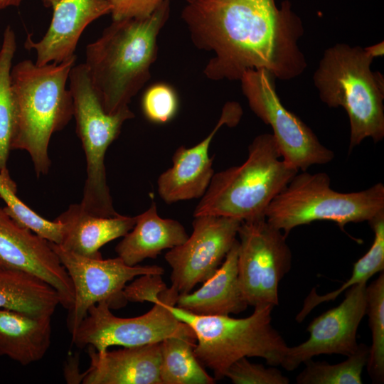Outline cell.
<instances>
[{
  "instance_id": "cell-1",
  "label": "cell",
  "mask_w": 384,
  "mask_h": 384,
  "mask_svg": "<svg viewBox=\"0 0 384 384\" xmlns=\"http://www.w3.org/2000/svg\"><path fill=\"white\" fill-rule=\"evenodd\" d=\"M181 18L193 43L212 52L203 70L212 80H240L248 70L264 69L289 80L307 66L298 46L301 18L289 1L186 0Z\"/></svg>"
},
{
  "instance_id": "cell-2",
  "label": "cell",
  "mask_w": 384,
  "mask_h": 384,
  "mask_svg": "<svg viewBox=\"0 0 384 384\" xmlns=\"http://www.w3.org/2000/svg\"><path fill=\"white\" fill-rule=\"evenodd\" d=\"M169 15L170 2L164 0L146 17L112 21L87 46L84 63L106 112L128 107L150 78L158 36Z\"/></svg>"
},
{
  "instance_id": "cell-3",
  "label": "cell",
  "mask_w": 384,
  "mask_h": 384,
  "mask_svg": "<svg viewBox=\"0 0 384 384\" xmlns=\"http://www.w3.org/2000/svg\"><path fill=\"white\" fill-rule=\"evenodd\" d=\"M74 55L59 63L38 65L23 60L11 70L16 125L12 150L26 151L37 176L46 175L51 161L48 146L53 133L73 117V97L66 83L75 65Z\"/></svg>"
},
{
  "instance_id": "cell-4",
  "label": "cell",
  "mask_w": 384,
  "mask_h": 384,
  "mask_svg": "<svg viewBox=\"0 0 384 384\" xmlns=\"http://www.w3.org/2000/svg\"><path fill=\"white\" fill-rule=\"evenodd\" d=\"M298 171L282 159L272 134H259L248 146L242 164L213 174L193 217L217 215L241 221L264 217L270 203Z\"/></svg>"
},
{
  "instance_id": "cell-5",
  "label": "cell",
  "mask_w": 384,
  "mask_h": 384,
  "mask_svg": "<svg viewBox=\"0 0 384 384\" xmlns=\"http://www.w3.org/2000/svg\"><path fill=\"white\" fill-rule=\"evenodd\" d=\"M361 46L336 43L327 48L314 73L319 97L329 107H343L351 127L349 148L365 139L384 137V78Z\"/></svg>"
},
{
  "instance_id": "cell-6",
  "label": "cell",
  "mask_w": 384,
  "mask_h": 384,
  "mask_svg": "<svg viewBox=\"0 0 384 384\" xmlns=\"http://www.w3.org/2000/svg\"><path fill=\"white\" fill-rule=\"evenodd\" d=\"M168 308L194 332L195 356L213 371L215 380L225 378L230 366L244 357H260L271 366H281L289 347L271 324V305L255 306L250 316L241 319L198 315L174 304Z\"/></svg>"
},
{
  "instance_id": "cell-7",
  "label": "cell",
  "mask_w": 384,
  "mask_h": 384,
  "mask_svg": "<svg viewBox=\"0 0 384 384\" xmlns=\"http://www.w3.org/2000/svg\"><path fill=\"white\" fill-rule=\"evenodd\" d=\"M384 213V185L350 193L334 191L327 174H297L272 201L265 212L269 223L286 236L299 225L317 220L336 223L369 222Z\"/></svg>"
},
{
  "instance_id": "cell-8",
  "label": "cell",
  "mask_w": 384,
  "mask_h": 384,
  "mask_svg": "<svg viewBox=\"0 0 384 384\" xmlns=\"http://www.w3.org/2000/svg\"><path fill=\"white\" fill-rule=\"evenodd\" d=\"M68 80L76 133L86 159L87 176L80 204L92 215L115 216L119 213L114 210L107 184L105 158L123 124L134 114L129 106L114 114L106 112L84 64L75 65Z\"/></svg>"
},
{
  "instance_id": "cell-9",
  "label": "cell",
  "mask_w": 384,
  "mask_h": 384,
  "mask_svg": "<svg viewBox=\"0 0 384 384\" xmlns=\"http://www.w3.org/2000/svg\"><path fill=\"white\" fill-rule=\"evenodd\" d=\"M178 292L171 286L152 299L153 307L143 315L122 318L111 312L107 303L92 306L86 316L71 336L78 348L93 347L104 351L118 346L132 347L159 343L171 336H184L196 339L193 330L179 321L168 308V304H176Z\"/></svg>"
},
{
  "instance_id": "cell-10",
  "label": "cell",
  "mask_w": 384,
  "mask_h": 384,
  "mask_svg": "<svg viewBox=\"0 0 384 384\" xmlns=\"http://www.w3.org/2000/svg\"><path fill=\"white\" fill-rule=\"evenodd\" d=\"M276 78L268 71L248 70L241 78V88L249 107L270 125L282 159L298 171L323 165L334 158L311 129L282 105L275 86Z\"/></svg>"
},
{
  "instance_id": "cell-11",
  "label": "cell",
  "mask_w": 384,
  "mask_h": 384,
  "mask_svg": "<svg viewBox=\"0 0 384 384\" xmlns=\"http://www.w3.org/2000/svg\"><path fill=\"white\" fill-rule=\"evenodd\" d=\"M238 235V279L245 302L254 307H274L279 284L292 266L287 236L265 216L242 221Z\"/></svg>"
},
{
  "instance_id": "cell-12",
  "label": "cell",
  "mask_w": 384,
  "mask_h": 384,
  "mask_svg": "<svg viewBox=\"0 0 384 384\" xmlns=\"http://www.w3.org/2000/svg\"><path fill=\"white\" fill-rule=\"evenodd\" d=\"M49 242L66 270L74 289V302L67 319L71 336L92 306L105 302L111 309L123 307L127 303L123 291L128 282L140 275L164 272L158 265H128L119 257L107 260L85 257Z\"/></svg>"
},
{
  "instance_id": "cell-13",
  "label": "cell",
  "mask_w": 384,
  "mask_h": 384,
  "mask_svg": "<svg viewBox=\"0 0 384 384\" xmlns=\"http://www.w3.org/2000/svg\"><path fill=\"white\" fill-rule=\"evenodd\" d=\"M241 222L224 216L194 217L191 235L164 257L172 270L171 287L179 294L191 292L215 273L236 241Z\"/></svg>"
},
{
  "instance_id": "cell-14",
  "label": "cell",
  "mask_w": 384,
  "mask_h": 384,
  "mask_svg": "<svg viewBox=\"0 0 384 384\" xmlns=\"http://www.w3.org/2000/svg\"><path fill=\"white\" fill-rule=\"evenodd\" d=\"M366 282L348 289L345 299L316 317L308 326L309 338L288 347L281 366L292 371L301 363L321 354L349 356L358 348L356 334L366 313Z\"/></svg>"
},
{
  "instance_id": "cell-15",
  "label": "cell",
  "mask_w": 384,
  "mask_h": 384,
  "mask_svg": "<svg viewBox=\"0 0 384 384\" xmlns=\"http://www.w3.org/2000/svg\"><path fill=\"white\" fill-rule=\"evenodd\" d=\"M0 268L36 275L58 292L63 308L72 307V282L49 241L18 224L4 208H0Z\"/></svg>"
},
{
  "instance_id": "cell-16",
  "label": "cell",
  "mask_w": 384,
  "mask_h": 384,
  "mask_svg": "<svg viewBox=\"0 0 384 384\" xmlns=\"http://www.w3.org/2000/svg\"><path fill=\"white\" fill-rule=\"evenodd\" d=\"M242 115L240 105L228 102L213 130L199 143L191 146H180L172 156V166L160 174L157 191L166 203L201 198L213 176V157L209 148L217 132L224 125L236 126Z\"/></svg>"
},
{
  "instance_id": "cell-17",
  "label": "cell",
  "mask_w": 384,
  "mask_h": 384,
  "mask_svg": "<svg viewBox=\"0 0 384 384\" xmlns=\"http://www.w3.org/2000/svg\"><path fill=\"white\" fill-rule=\"evenodd\" d=\"M50 26L44 36L35 42L28 35L25 48L34 50L36 63H59L75 55L85 28L97 18L110 14L109 0H57Z\"/></svg>"
},
{
  "instance_id": "cell-18",
  "label": "cell",
  "mask_w": 384,
  "mask_h": 384,
  "mask_svg": "<svg viewBox=\"0 0 384 384\" xmlns=\"http://www.w3.org/2000/svg\"><path fill=\"white\" fill-rule=\"evenodd\" d=\"M87 352L83 384H161L160 342L101 352L87 346Z\"/></svg>"
},
{
  "instance_id": "cell-19",
  "label": "cell",
  "mask_w": 384,
  "mask_h": 384,
  "mask_svg": "<svg viewBox=\"0 0 384 384\" xmlns=\"http://www.w3.org/2000/svg\"><path fill=\"white\" fill-rule=\"evenodd\" d=\"M55 220L63 225L59 245L75 254L97 259L102 257L100 250L103 245L124 237L132 229L136 216L95 215L85 210L80 203H74Z\"/></svg>"
},
{
  "instance_id": "cell-20",
  "label": "cell",
  "mask_w": 384,
  "mask_h": 384,
  "mask_svg": "<svg viewBox=\"0 0 384 384\" xmlns=\"http://www.w3.org/2000/svg\"><path fill=\"white\" fill-rule=\"evenodd\" d=\"M238 239L215 273L196 291L179 294L176 306L198 315H229L244 311L238 279Z\"/></svg>"
},
{
  "instance_id": "cell-21",
  "label": "cell",
  "mask_w": 384,
  "mask_h": 384,
  "mask_svg": "<svg viewBox=\"0 0 384 384\" xmlns=\"http://www.w3.org/2000/svg\"><path fill=\"white\" fill-rule=\"evenodd\" d=\"M122 238L115 252L127 265L134 266L183 244L188 235L178 220L161 218L153 201L147 210L136 215L134 227Z\"/></svg>"
},
{
  "instance_id": "cell-22",
  "label": "cell",
  "mask_w": 384,
  "mask_h": 384,
  "mask_svg": "<svg viewBox=\"0 0 384 384\" xmlns=\"http://www.w3.org/2000/svg\"><path fill=\"white\" fill-rule=\"evenodd\" d=\"M51 316L0 309V356L22 366L41 360L51 342Z\"/></svg>"
},
{
  "instance_id": "cell-23",
  "label": "cell",
  "mask_w": 384,
  "mask_h": 384,
  "mask_svg": "<svg viewBox=\"0 0 384 384\" xmlns=\"http://www.w3.org/2000/svg\"><path fill=\"white\" fill-rule=\"evenodd\" d=\"M60 305L58 292L28 272L0 268V309L52 316Z\"/></svg>"
},
{
  "instance_id": "cell-24",
  "label": "cell",
  "mask_w": 384,
  "mask_h": 384,
  "mask_svg": "<svg viewBox=\"0 0 384 384\" xmlns=\"http://www.w3.org/2000/svg\"><path fill=\"white\" fill-rule=\"evenodd\" d=\"M196 342V338L184 336H171L160 342L161 384L215 383L195 356Z\"/></svg>"
},
{
  "instance_id": "cell-25",
  "label": "cell",
  "mask_w": 384,
  "mask_h": 384,
  "mask_svg": "<svg viewBox=\"0 0 384 384\" xmlns=\"http://www.w3.org/2000/svg\"><path fill=\"white\" fill-rule=\"evenodd\" d=\"M16 50L15 32L7 26L0 48V174L11 179L7 164L15 135L16 105L11 84L12 61Z\"/></svg>"
},
{
  "instance_id": "cell-26",
  "label": "cell",
  "mask_w": 384,
  "mask_h": 384,
  "mask_svg": "<svg viewBox=\"0 0 384 384\" xmlns=\"http://www.w3.org/2000/svg\"><path fill=\"white\" fill-rule=\"evenodd\" d=\"M374 233L373 244L368 252L354 264L350 278L338 289L323 295L314 289L304 301L296 320L302 321L310 311L319 304L334 300L343 292L360 283L366 282L378 272L384 270V213L368 222Z\"/></svg>"
},
{
  "instance_id": "cell-27",
  "label": "cell",
  "mask_w": 384,
  "mask_h": 384,
  "mask_svg": "<svg viewBox=\"0 0 384 384\" xmlns=\"http://www.w3.org/2000/svg\"><path fill=\"white\" fill-rule=\"evenodd\" d=\"M369 347L359 344L357 351L343 362L329 364L326 362H304V370L297 376L298 384H361V375L366 366Z\"/></svg>"
},
{
  "instance_id": "cell-28",
  "label": "cell",
  "mask_w": 384,
  "mask_h": 384,
  "mask_svg": "<svg viewBox=\"0 0 384 384\" xmlns=\"http://www.w3.org/2000/svg\"><path fill=\"white\" fill-rule=\"evenodd\" d=\"M366 286V313L372 335L367 370L373 383L384 381V274Z\"/></svg>"
},
{
  "instance_id": "cell-29",
  "label": "cell",
  "mask_w": 384,
  "mask_h": 384,
  "mask_svg": "<svg viewBox=\"0 0 384 384\" xmlns=\"http://www.w3.org/2000/svg\"><path fill=\"white\" fill-rule=\"evenodd\" d=\"M16 183L0 174V198L6 203L4 210L18 224L50 242L60 245L63 238L60 222L48 220L30 208L16 196Z\"/></svg>"
},
{
  "instance_id": "cell-30",
  "label": "cell",
  "mask_w": 384,
  "mask_h": 384,
  "mask_svg": "<svg viewBox=\"0 0 384 384\" xmlns=\"http://www.w3.org/2000/svg\"><path fill=\"white\" fill-rule=\"evenodd\" d=\"M178 99L175 90L169 85L159 82L144 92L142 109L146 118L153 123L164 124L176 115Z\"/></svg>"
},
{
  "instance_id": "cell-31",
  "label": "cell",
  "mask_w": 384,
  "mask_h": 384,
  "mask_svg": "<svg viewBox=\"0 0 384 384\" xmlns=\"http://www.w3.org/2000/svg\"><path fill=\"white\" fill-rule=\"evenodd\" d=\"M234 384H288L289 380L274 366L266 368L250 362L247 357L233 363L225 376Z\"/></svg>"
},
{
  "instance_id": "cell-32",
  "label": "cell",
  "mask_w": 384,
  "mask_h": 384,
  "mask_svg": "<svg viewBox=\"0 0 384 384\" xmlns=\"http://www.w3.org/2000/svg\"><path fill=\"white\" fill-rule=\"evenodd\" d=\"M168 287L161 274H148L139 276L124 289V297L127 302H151Z\"/></svg>"
},
{
  "instance_id": "cell-33",
  "label": "cell",
  "mask_w": 384,
  "mask_h": 384,
  "mask_svg": "<svg viewBox=\"0 0 384 384\" xmlns=\"http://www.w3.org/2000/svg\"><path fill=\"white\" fill-rule=\"evenodd\" d=\"M164 0H109L112 21L144 18L151 15Z\"/></svg>"
},
{
  "instance_id": "cell-34",
  "label": "cell",
  "mask_w": 384,
  "mask_h": 384,
  "mask_svg": "<svg viewBox=\"0 0 384 384\" xmlns=\"http://www.w3.org/2000/svg\"><path fill=\"white\" fill-rule=\"evenodd\" d=\"M79 357L78 355L70 356L64 368L65 378L68 383H80L83 378V373L78 368Z\"/></svg>"
},
{
  "instance_id": "cell-35",
  "label": "cell",
  "mask_w": 384,
  "mask_h": 384,
  "mask_svg": "<svg viewBox=\"0 0 384 384\" xmlns=\"http://www.w3.org/2000/svg\"><path fill=\"white\" fill-rule=\"evenodd\" d=\"M366 53L373 59L383 56L384 54V43L381 41L373 46L363 48Z\"/></svg>"
},
{
  "instance_id": "cell-36",
  "label": "cell",
  "mask_w": 384,
  "mask_h": 384,
  "mask_svg": "<svg viewBox=\"0 0 384 384\" xmlns=\"http://www.w3.org/2000/svg\"><path fill=\"white\" fill-rule=\"evenodd\" d=\"M23 0H0V10L9 6H18Z\"/></svg>"
},
{
  "instance_id": "cell-37",
  "label": "cell",
  "mask_w": 384,
  "mask_h": 384,
  "mask_svg": "<svg viewBox=\"0 0 384 384\" xmlns=\"http://www.w3.org/2000/svg\"><path fill=\"white\" fill-rule=\"evenodd\" d=\"M46 7L52 8L57 0H42Z\"/></svg>"
},
{
  "instance_id": "cell-38",
  "label": "cell",
  "mask_w": 384,
  "mask_h": 384,
  "mask_svg": "<svg viewBox=\"0 0 384 384\" xmlns=\"http://www.w3.org/2000/svg\"><path fill=\"white\" fill-rule=\"evenodd\" d=\"M0 48H1V45H0Z\"/></svg>"
}]
</instances>
